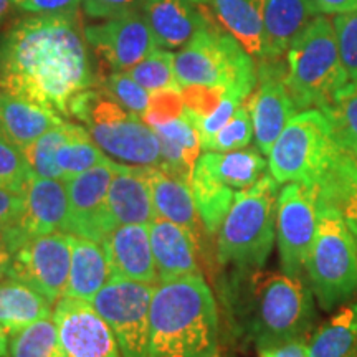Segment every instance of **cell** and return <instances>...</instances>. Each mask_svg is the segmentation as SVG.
<instances>
[{"label": "cell", "instance_id": "obj_1", "mask_svg": "<svg viewBox=\"0 0 357 357\" xmlns=\"http://www.w3.org/2000/svg\"><path fill=\"white\" fill-rule=\"evenodd\" d=\"M96 84L78 12L30 15L0 37V89L70 118V102Z\"/></svg>", "mask_w": 357, "mask_h": 357}, {"label": "cell", "instance_id": "obj_2", "mask_svg": "<svg viewBox=\"0 0 357 357\" xmlns=\"http://www.w3.org/2000/svg\"><path fill=\"white\" fill-rule=\"evenodd\" d=\"M151 356L212 357L218 310L202 273L160 281L151 301Z\"/></svg>", "mask_w": 357, "mask_h": 357}, {"label": "cell", "instance_id": "obj_3", "mask_svg": "<svg viewBox=\"0 0 357 357\" xmlns=\"http://www.w3.org/2000/svg\"><path fill=\"white\" fill-rule=\"evenodd\" d=\"M314 316L312 289L301 276L287 273L252 276L248 334L258 352L294 339H306Z\"/></svg>", "mask_w": 357, "mask_h": 357}, {"label": "cell", "instance_id": "obj_4", "mask_svg": "<svg viewBox=\"0 0 357 357\" xmlns=\"http://www.w3.org/2000/svg\"><path fill=\"white\" fill-rule=\"evenodd\" d=\"M70 118L83 123L89 137L109 159L129 166L160 164V141L154 129L101 88L78 93L70 102Z\"/></svg>", "mask_w": 357, "mask_h": 357}, {"label": "cell", "instance_id": "obj_5", "mask_svg": "<svg viewBox=\"0 0 357 357\" xmlns=\"http://www.w3.org/2000/svg\"><path fill=\"white\" fill-rule=\"evenodd\" d=\"M287 83L298 109H321L349 82L334 24L316 15L287 52Z\"/></svg>", "mask_w": 357, "mask_h": 357}, {"label": "cell", "instance_id": "obj_6", "mask_svg": "<svg viewBox=\"0 0 357 357\" xmlns=\"http://www.w3.org/2000/svg\"><path fill=\"white\" fill-rule=\"evenodd\" d=\"M278 182L263 176L257 184L235 192V200L218 230L217 257L222 265L242 270L265 265L276 236Z\"/></svg>", "mask_w": 357, "mask_h": 357}, {"label": "cell", "instance_id": "obj_7", "mask_svg": "<svg viewBox=\"0 0 357 357\" xmlns=\"http://www.w3.org/2000/svg\"><path fill=\"white\" fill-rule=\"evenodd\" d=\"M176 77L181 86H220L248 100L257 86L258 70L253 56L229 30L205 25L176 55Z\"/></svg>", "mask_w": 357, "mask_h": 357}, {"label": "cell", "instance_id": "obj_8", "mask_svg": "<svg viewBox=\"0 0 357 357\" xmlns=\"http://www.w3.org/2000/svg\"><path fill=\"white\" fill-rule=\"evenodd\" d=\"M318 205V229L305 270L319 306L329 311L357 293V243L341 215Z\"/></svg>", "mask_w": 357, "mask_h": 357}, {"label": "cell", "instance_id": "obj_9", "mask_svg": "<svg viewBox=\"0 0 357 357\" xmlns=\"http://www.w3.org/2000/svg\"><path fill=\"white\" fill-rule=\"evenodd\" d=\"M339 153L323 111L294 114L268 154V169L278 184L301 182L314 187Z\"/></svg>", "mask_w": 357, "mask_h": 357}, {"label": "cell", "instance_id": "obj_10", "mask_svg": "<svg viewBox=\"0 0 357 357\" xmlns=\"http://www.w3.org/2000/svg\"><path fill=\"white\" fill-rule=\"evenodd\" d=\"M153 294V284L113 276L93 298V307L113 329L123 357H153L149 319Z\"/></svg>", "mask_w": 357, "mask_h": 357}, {"label": "cell", "instance_id": "obj_11", "mask_svg": "<svg viewBox=\"0 0 357 357\" xmlns=\"http://www.w3.org/2000/svg\"><path fill=\"white\" fill-rule=\"evenodd\" d=\"M71 238L73 234L30 236L13 255L7 276L37 289L50 303L65 296L71 266Z\"/></svg>", "mask_w": 357, "mask_h": 357}, {"label": "cell", "instance_id": "obj_12", "mask_svg": "<svg viewBox=\"0 0 357 357\" xmlns=\"http://www.w3.org/2000/svg\"><path fill=\"white\" fill-rule=\"evenodd\" d=\"M318 229L314 187L288 182L278 195L276 242L283 273L301 276Z\"/></svg>", "mask_w": 357, "mask_h": 357}, {"label": "cell", "instance_id": "obj_13", "mask_svg": "<svg viewBox=\"0 0 357 357\" xmlns=\"http://www.w3.org/2000/svg\"><path fill=\"white\" fill-rule=\"evenodd\" d=\"M84 38L114 71L131 70L159 48L142 8L84 26Z\"/></svg>", "mask_w": 357, "mask_h": 357}, {"label": "cell", "instance_id": "obj_14", "mask_svg": "<svg viewBox=\"0 0 357 357\" xmlns=\"http://www.w3.org/2000/svg\"><path fill=\"white\" fill-rule=\"evenodd\" d=\"M113 177L111 159L88 169L77 177L66 178L70 204V234L105 242L116 229L108 211V190Z\"/></svg>", "mask_w": 357, "mask_h": 357}, {"label": "cell", "instance_id": "obj_15", "mask_svg": "<svg viewBox=\"0 0 357 357\" xmlns=\"http://www.w3.org/2000/svg\"><path fill=\"white\" fill-rule=\"evenodd\" d=\"M53 321L68 357H123L113 329L88 301L61 298Z\"/></svg>", "mask_w": 357, "mask_h": 357}, {"label": "cell", "instance_id": "obj_16", "mask_svg": "<svg viewBox=\"0 0 357 357\" xmlns=\"http://www.w3.org/2000/svg\"><path fill=\"white\" fill-rule=\"evenodd\" d=\"M287 68L280 60L261 61L258 68V88L248 96V109L253 121V137L261 154H270L281 131L296 114V106L289 95Z\"/></svg>", "mask_w": 357, "mask_h": 357}, {"label": "cell", "instance_id": "obj_17", "mask_svg": "<svg viewBox=\"0 0 357 357\" xmlns=\"http://www.w3.org/2000/svg\"><path fill=\"white\" fill-rule=\"evenodd\" d=\"M113 177L108 190V211L114 225H149L158 217L147 181L146 166H129L111 159Z\"/></svg>", "mask_w": 357, "mask_h": 357}, {"label": "cell", "instance_id": "obj_18", "mask_svg": "<svg viewBox=\"0 0 357 357\" xmlns=\"http://www.w3.org/2000/svg\"><path fill=\"white\" fill-rule=\"evenodd\" d=\"M108 253L113 276L154 284L159 281L153 247H151L149 225L131 223L119 225L102 242Z\"/></svg>", "mask_w": 357, "mask_h": 357}, {"label": "cell", "instance_id": "obj_19", "mask_svg": "<svg viewBox=\"0 0 357 357\" xmlns=\"http://www.w3.org/2000/svg\"><path fill=\"white\" fill-rule=\"evenodd\" d=\"M22 225L29 236L66 231L70 234V204L65 178L35 176L25 189Z\"/></svg>", "mask_w": 357, "mask_h": 357}, {"label": "cell", "instance_id": "obj_20", "mask_svg": "<svg viewBox=\"0 0 357 357\" xmlns=\"http://www.w3.org/2000/svg\"><path fill=\"white\" fill-rule=\"evenodd\" d=\"M149 235L159 281L200 273L199 242L185 229L166 218L155 217L149 223Z\"/></svg>", "mask_w": 357, "mask_h": 357}, {"label": "cell", "instance_id": "obj_21", "mask_svg": "<svg viewBox=\"0 0 357 357\" xmlns=\"http://www.w3.org/2000/svg\"><path fill=\"white\" fill-rule=\"evenodd\" d=\"M318 13L312 0H265L260 61H275L287 55L294 38Z\"/></svg>", "mask_w": 357, "mask_h": 357}, {"label": "cell", "instance_id": "obj_22", "mask_svg": "<svg viewBox=\"0 0 357 357\" xmlns=\"http://www.w3.org/2000/svg\"><path fill=\"white\" fill-rule=\"evenodd\" d=\"M146 174L158 217L181 225L199 242L200 227L204 225L189 182L159 166H146Z\"/></svg>", "mask_w": 357, "mask_h": 357}, {"label": "cell", "instance_id": "obj_23", "mask_svg": "<svg viewBox=\"0 0 357 357\" xmlns=\"http://www.w3.org/2000/svg\"><path fill=\"white\" fill-rule=\"evenodd\" d=\"M142 12L159 47L182 48L207 25L194 0H146Z\"/></svg>", "mask_w": 357, "mask_h": 357}, {"label": "cell", "instance_id": "obj_24", "mask_svg": "<svg viewBox=\"0 0 357 357\" xmlns=\"http://www.w3.org/2000/svg\"><path fill=\"white\" fill-rule=\"evenodd\" d=\"M111 278H113V270L105 245L91 238L73 235L70 278L65 296L89 303Z\"/></svg>", "mask_w": 357, "mask_h": 357}, {"label": "cell", "instance_id": "obj_25", "mask_svg": "<svg viewBox=\"0 0 357 357\" xmlns=\"http://www.w3.org/2000/svg\"><path fill=\"white\" fill-rule=\"evenodd\" d=\"M314 190L316 204L334 208L357 243V158L339 149Z\"/></svg>", "mask_w": 357, "mask_h": 357}, {"label": "cell", "instance_id": "obj_26", "mask_svg": "<svg viewBox=\"0 0 357 357\" xmlns=\"http://www.w3.org/2000/svg\"><path fill=\"white\" fill-rule=\"evenodd\" d=\"M66 119L55 111L42 108L0 89V132L20 149L37 141Z\"/></svg>", "mask_w": 357, "mask_h": 357}, {"label": "cell", "instance_id": "obj_27", "mask_svg": "<svg viewBox=\"0 0 357 357\" xmlns=\"http://www.w3.org/2000/svg\"><path fill=\"white\" fill-rule=\"evenodd\" d=\"M52 305L37 289L13 278L0 280V328L8 336L40 319L50 318Z\"/></svg>", "mask_w": 357, "mask_h": 357}, {"label": "cell", "instance_id": "obj_28", "mask_svg": "<svg viewBox=\"0 0 357 357\" xmlns=\"http://www.w3.org/2000/svg\"><path fill=\"white\" fill-rule=\"evenodd\" d=\"M195 166L202 167L230 189L243 190L257 184L265 176L268 162L257 147L255 149L243 147V149L230 151V153L205 151V154L197 159Z\"/></svg>", "mask_w": 357, "mask_h": 357}, {"label": "cell", "instance_id": "obj_29", "mask_svg": "<svg viewBox=\"0 0 357 357\" xmlns=\"http://www.w3.org/2000/svg\"><path fill=\"white\" fill-rule=\"evenodd\" d=\"M229 32L253 58L263 52V6L265 0H207Z\"/></svg>", "mask_w": 357, "mask_h": 357}, {"label": "cell", "instance_id": "obj_30", "mask_svg": "<svg viewBox=\"0 0 357 357\" xmlns=\"http://www.w3.org/2000/svg\"><path fill=\"white\" fill-rule=\"evenodd\" d=\"M189 184L204 229L208 234H217L234 205L235 190L199 166L194 167Z\"/></svg>", "mask_w": 357, "mask_h": 357}, {"label": "cell", "instance_id": "obj_31", "mask_svg": "<svg viewBox=\"0 0 357 357\" xmlns=\"http://www.w3.org/2000/svg\"><path fill=\"white\" fill-rule=\"evenodd\" d=\"M310 357H357L354 306L341 307L307 341Z\"/></svg>", "mask_w": 357, "mask_h": 357}, {"label": "cell", "instance_id": "obj_32", "mask_svg": "<svg viewBox=\"0 0 357 357\" xmlns=\"http://www.w3.org/2000/svg\"><path fill=\"white\" fill-rule=\"evenodd\" d=\"M321 111L339 149L357 158V83L347 82Z\"/></svg>", "mask_w": 357, "mask_h": 357}, {"label": "cell", "instance_id": "obj_33", "mask_svg": "<svg viewBox=\"0 0 357 357\" xmlns=\"http://www.w3.org/2000/svg\"><path fill=\"white\" fill-rule=\"evenodd\" d=\"M106 155L89 137L86 128L75 124L73 132L63 144L58 147L55 160L56 166L61 171V176L66 178L77 177L79 174L86 172L88 169L98 166L105 160Z\"/></svg>", "mask_w": 357, "mask_h": 357}, {"label": "cell", "instance_id": "obj_34", "mask_svg": "<svg viewBox=\"0 0 357 357\" xmlns=\"http://www.w3.org/2000/svg\"><path fill=\"white\" fill-rule=\"evenodd\" d=\"M8 357H68L61 347L55 321L40 319L12 334Z\"/></svg>", "mask_w": 357, "mask_h": 357}, {"label": "cell", "instance_id": "obj_35", "mask_svg": "<svg viewBox=\"0 0 357 357\" xmlns=\"http://www.w3.org/2000/svg\"><path fill=\"white\" fill-rule=\"evenodd\" d=\"M73 123H61L60 126L50 129L43 136H40L37 141L25 147L24 154L35 176L43 178H63L61 171L56 166L55 155L58 147L63 144L70 137V134L73 132Z\"/></svg>", "mask_w": 357, "mask_h": 357}, {"label": "cell", "instance_id": "obj_36", "mask_svg": "<svg viewBox=\"0 0 357 357\" xmlns=\"http://www.w3.org/2000/svg\"><path fill=\"white\" fill-rule=\"evenodd\" d=\"M128 75L149 93L164 88H181L176 77V53L154 50L149 56L128 70Z\"/></svg>", "mask_w": 357, "mask_h": 357}, {"label": "cell", "instance_id": "obj_37", "mask_svg": "<svg viewBox=\"0 0 357 357\" xmlns=\"http://www.w3.org/2000/svg\"><path fill=\"white\" fill-rule=\"evenodd\" d=\"M101 89L109 95L113 100L121 105L124 109L131 113L142 116L149 106L151 93L134 82L129 77L128 71H113L101 82Z\"/></svg>", "mask_w": 357, "mask_h": 357}, {"label": "cell", "instance_id": "obj_38", "mask_svg": "<svg viewBox=\"0 0 357 357\" xmlns=\"http://www.w3.org/2000/svg\"><path fill=\"white\" fill-rule=\"evenodd\" d=\"M253 139V121L247 105H242L231 116L230 121L218 131L204 151L230 153L247 147Z\"/></svg>", "mask_w": 357, "mask_h": 357}, {"label": "cell", "instance_id": "obj_39", "mask_svg": "<svg viewBox=\"0 0 357 357\" xmlns=\"http://www.w3.org/2000/svg\"><path fill=\"white\" fill-rule=\"evenodd\" d=\"M33 177L35 174L25 158L24 149L0 132V185L25 190Z\"/></svg>", "mask_w": 357, "mask_h": 357}, {"label": "cell", "instance_id": "obj_40", "mask_svg": "<svg viewBox=\"0 0 357 357\" xmlns=\"http://www.w3.org/2000/svg\"><path fill=\"white\" fill-rule=\"evenodd\" d=\"M184 113V100L181 88H164L151 93L149 106L141 116L147 126L154 128L166 124Z\"/></svg>", "mask_w": 357, "mask_h": 357}, {"label": "cell", "instance_id": "obj_41", "mask_svg": "<svg viewBox=\"0 0 357 357\" xmlns=\"http://www.w3.org/2000/svg\"><path fill=\"white\" fill-rule=\"evenodd\" d=\"M342 65L351 82L357 83V10L339 13L333 20Z\"/></svg>", "mask_w": 357, "mask_h": 357}, {"label": "cell", "instance_id": "obj_42", "mask_svg": "<svg viewBox=\"0 0 357 357\" xmlns=\"http://www.w3.org/2000/svg\"><path fill=\"white\" fill-rule=\"evenodd\" d=\"M181 91L182 100H184V111L190 118L208 116L229 93L225 88L207 86V84H187V86H181Z\"/></svg>", "mask_w": 357, "mask_h": 357}, {"label": "cell", "instance_id": "obj_43", "mask_svg": "<svg viewBox=\"0 0 357 357\" xmlns=\"http://www.w3.org/2000/svg\"><path fill=\"white\" fill-rule=\"evenodd\" d=\"M243 98L227 93L225 98L220 101V105H218L208 116H204V118H190V116L187 114L192 119V123L195 124V128H197V131L200 134L202 149H205V146L212 141V137L230 121V118L235 114V111L243 105Z\"/></svg>", "mask_w": 357, "mask_h": 357}, {"label": "cell", "instance_id": "obj_44", "mask_svg": "<svg viewBox=\"0 0 357 357\" xmlns=\"http://www.w3.org/2000/svg\"><path fill=\"white\" fill-rule=\"evenodd\" d=\"M146 0H84L83 10L89 19L106 20L123 13L141 10Z\"/></svg>", "mask_w": 357, "mask_h": 357}, {"label": "cell", "instance_id": "obj_45", "mask_svg": "<svg viewBox=\"0 0 357 357\" xmlns=\"http://www.w3.org/2000/svg\"><path fill=\"white\" fill-rule=\"evenodd\" d=\"M13 6L33 15H58L75 13L83 7L84 0H12Z\"/></svg>", "mask_w": 357, "mask_h": 357}, {"label": "cell", "instance_id": "obj_46", "mask_svg": "<svg viewBox=\"0 0 357 357\" xmlns=\"http://www.w3.org/2000/svg\"><path fill=\"white\" fill-rule=\"evenodd\" d=\"M25 213V190L0 185V225L17 223Z\"/></svg>", "mask_w": 357, "mask_h": 357}, {"label": "cell", "instance_id": "obj_47", "mask_svg": "<svg viewBox=\"0 0 357 357\" xmlns=\"http://www.w3.org/2000/svg\"><path fill=\"white\" fill-rule=\"evenodd\" d=\"M29 238L30 236L22 225V220L0 225V258H12Z\"/></svg>", "mask_w": 357, "mask_h": 357}, {"label": "cell", "instance_id": "obj_48", "mask_svg": "<svg viewBox=\"0 0 357 357\" xmlns=\"http://www.w3.org/2000/svg\"><path fill=\"white\" fill-rule=\"evenodd\" d=\"M260 357H310L306 339H294L273 349L260 352Z\"/></svg>", "mask_w": 357, "mask_h": 357}, {"label": "cell", "instance_id": "obj_49", "mask_svg": "<svg viewBox=\"0 0 357 357\" xmlns=\"http://www.w3.org/2000/svg\"><path fill=\"white\" fill-rule=\"evenodd\" d=\"M319 13H347L357 10V0H312Z\"/></svg>", "mask_w": 357, "mask_h": 357}, {"label": "cell", "instance_id": "obj_50", "mask_svg": "<svg viewBox=\"0 0 357 357\" xmlns=\"http://www.w3.org/2000/svg\"><path fill=\"white\" fill-rule=\"evenodd\" d=\"M8 342H10V336L0 328V357H8Z\"/></svg>", "mask_w": 357, "mask_h": 357}, {"label": "cell", "instance_id": "obj_51", "mask_svg": "<svg viewBox=\"0 0 357 357\" xmlns=\"http://www.w3.org/2000/svg\"><path fill=\"white\" fill-rule=\"evenodd\" d=\"M12 7H13L12 0H0V20H2L3 17L10 12Z\"/></svg>", "mask_w": 357, "mask_h": 357}, {"label": "cell", "instance_id": "obj_52", "mask_svg": "<svg viewBox=\"0 0 357 357\" xmlns=\"http://www.w3.org/2000/svg\"><path fill=\"white\" fill-rule=\"evenodd\" d=\"M12 258H0V280L6 278L7 276V271H8V266H10Z\"/></svg>", "mask_w": 357, "mask_h": 357}, {"label": "cell", "instance_id": "obj_53", "mask_svg": "<svg viewBox=\"0 0 357 357\" xmlns=\"http://www.w3.org/2000/svg\"><path fill=\"white\" fill-rule=\"evenodd\" d=\"M195 3H204V2H207V0H194Z\"/></svg>", "mask_w": 357, "mask_h": 357}, {"label": "cell", "instance_id": "obj_54", "mask_svg": "<svg viewBox=\"0 0 357 357\" xmlns=\"http://www.w3.org/2000/svg\"><path fill=\"white\" fill-rule=\"evenodd\" d=\"M354 311H356V323H357V305H354Z\"/></svg>", "mask_w": 357, "mask_h": 357}, {"label": "cell", "instance_id": "obj_55", "mask_svg": "<svg viewBox=\"0 0 357 357\" xmlns=\"http://www.w3.org/2000/svg\"><path fill=\"white\" fill-rule=\"evenodd\" d=\"M212 357H215V356H212Z\"/></svg>", "mask_w": 357, "mask_h": 357}]
</instances>
